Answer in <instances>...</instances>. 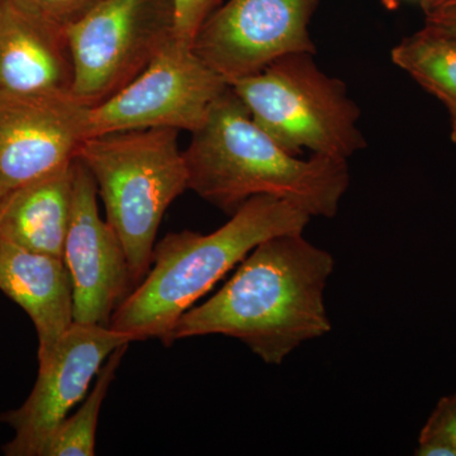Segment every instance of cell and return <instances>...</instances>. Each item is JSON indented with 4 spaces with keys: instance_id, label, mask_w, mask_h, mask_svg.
Returning <instances> with one entry per match:
<instances>
[{
    "instance_id": "6da1fadb",
    "label": "cell",
    "mask_w": 456,
    "mask_h": 456,
    "mask_svg": "<svg viewBox=\"0 0 456 456\" xmlns=\"http://www.w3.org/2000/svg\"><path fill=\"white\" fill-rule=\"evenodd\" d=\"M334 269V256L303 233L270 237L212 298L182 314L170 344L224 335L244 342L266 364L281 365L303 342L331 331L325 289Z\"/></svg>"
},
{
    "instance_id": "7a4b0ae2",
    "label": "cell",
    "mask_w": 456,
    "mask_h": 456,
    "mask_svg": "<svg viewBox=\"0 0 456 456\" xmlns=\"http://www.w3.org/2000/svg\"><path fill=\"white\" fill-rule=\"evenodd\" d=\"M188 189L235 213L256 196L281 198L311 217L334 218L350 184L345 159H299L261 130L231 86L184 150Z\"/></svg>"
},
{
    "instance_id": "3957f363",
    "label": "cell",
    "mask_w": 456,
    "mask_h": 456,
    "mask_svg": "<svg viewBox=\"0 0 456 456\" xmlns=\"http://www.w3.org/2000/svg\"><path fill=\"white\" fill-rule=\"evenodd\" d=\"M311 216L281 198L246 200L215 232L169 233L155 246L145 279L121 303L110 327L132 341L158 338L170 346L179 318L261 242L303 233Z\"/></svg>"
},
{
    "instance_id": "277c9868",
    "label": "cell",
    "mask_w": 456,
    "mask_h": 456,
    "mask_svg": "<svg viewBox=\"0 0 456 456\" xmlns=\"http://www.w3.org/2000/svg\"><path fill=\"white\" fill-rule=\"evenodd\" d=\"M179 131L112 132L88 137L77 159L92 174L106 221L125 248L136 288L151 268L165 212L188 189Z\"/></svg>"
},
{
    "instance_id": "5b68a950",
    "label": "cell",
    "mask_w": 456,
    "mask_h": 456,
    "mask_svg": "<svg viewBox=\"0 0 456 456\" xmlns=\"http://www.w3.org/2000/svg\"><path fill=\"white\" fill-rule=\"evenodd\" d=\"M312 53H292L260 73L230 83L251 118L293 155L347 159L367 146L360 110L346 86L318 68Z\"/></svg>"
},
{
    "instance_id": "8992f818",
    "label": "cell",
    "mask_w": 456,
    "mask_h": 456,
    "mask_svg": "<svg viewBox=\"0 0 456 456\" xmlns=\"http://www.w3.org/2000/svg\"><path fill=\"white\" fill-rule=\"evenodd\" d=\"M71 94L93 107L125 88L175 36L174 0H102L65 29Z\"/></svg>"
},
{
    "instance_id": "52a82bcc",
    "label": "cell",
    "mask_w": 456,
    "mask_h": 456,
    "mask_svg": "<svg viewBox=\"0 0 456 456\" xmlns=\"http://www.w3.org/2000/svg\"><path fill=\"white\" fill-rule=\"evenodd\" d=\"M230 84L193 46L173 38L131 83L88 107L86 139L112 132L175 130L191 134L208 118Z\"/></svg>"
},
{
    "instance_id": "ba28073f",
    "label": "cell",
    "mask_w": 456,
    "mask_h": 456,
    "mask_svg": "<svg viewBox=\"0 0 456 456\" xmlns=\"http://www.w3.org/2000/svg\"><path fill=\"white\" fill-rule=\"evenodd\" d=\"M320 0H228L207 18L193 49L228 84L292 53L317 50L310 23Z\"/></svg>"
},
{
    "instance_id": "9c48e42d",
    "label": "cell",
    "mask_w": 456,
    "mask_h": 456,
    "mask_svg": "<svg viewBox=\"0 0 456 456\" xmlns=\"http://www.w3.org/2000/svg\"><path fill=\"white\" fill-rule=\"evenodd\" d=\"M131 342L130 336L110 327L74 322L53 356L38 365L37 380L25 403L0 416V421L14 430L13 439L3 446V454L41 456L53 431L83 401L108 356Z\"/></svg>"
},
{
    "instance_id": "30bf717a",
    "label": "cell",
    "mask_w": 456,
    "mask_h": 456,
    "mask_svg": "<svg viewBox=\"0 0 456 456\" xmlns=\"http://www.w3.org/2000/svg\"><path fill=\"white\" fill-rule=\"evenodd\" d=\"M86 125L73 94L0 92V198L74 161Z\"/></svg>"
},
{
    "instance_id": "8fae6325",
    "label": "cell",
    "mask_w": 456,
    "mask_h": 456,
    "mask_svg": "<svg viewBox=\"0 0 456 456\" xmlns=\"http://www.w3.org/2000/svg\"><path fill=\"white\" fill-rule=\"evenodd\" d=\"M64 261L73 281L74 322L110 327L114 312L134 287L125 248L99 216L94 179L77 159Z\"/></svg>"
},
{
    "instance_id": "7c38bea8",
    "label": "cell",
    "mask_w": 456,
    "mask_h": 456,
    "mask_svg": "<svg viewBox=\"0 0 456 456\" xmlns=\"http://www.w3.org/2000/svg\"><path fill=\"white\" fill-rule=\"evenodd\" d=\"M73 79L65 29L0 0V92L71 94Z\"/></svg>"
},
{
    "instance_id": "4fadbf2b",
    "label": "cell",
    "mask_w": 456,
    "mask_h": 456,
    "mask_svg": "<svg viewBox=\"0 0 456 456\" xmlns=\"http://www.w3.org/2000/svg\"><path fill=\"white\" fill-rule=\"evenodd\" d=\"M0 290L31 318L44 364L74 325L73 281L64 259L0 241Z\"/></svg>"
},
{
    "instance_id": "5bb4252c",
    "label": "cell",
    "mask_w": 456,
    "mask_h": 456,
    "mask_svg": "<svg viewBox=\"0 0 456 456\" xmlns=\"http://www.w3.org/2000/svg\"><path fill=\"white\" fill-rule=\"evenodd\" d=\"M74 164L75 160L0 198V241L64 259Z\"/></svg>"
},
{
    "instance_id": "9a60e30c",
    "label": "cell",
    "mask_w": 456,
    "mask_h": 456,
    "mask_svg": "<svg viewBox=\"0 0 456 456\" xmlns=\"http://www.w3.org/2000/svg\"><path fill=\"white\" fill-rule=\"evenodd\" d=\"M392 61L448 108L456 118V40L425 25L399 42Z\"/></svg>"
},
{
    "instance_id": "2e32d148",
    "label": "cell",
    "mask_w": 456,
    "mask_h": 456,
    "mask_svg": "<svg viewBox=\"0 0 456 456\" xmlns=\"http://www.w3.org/2000/svg\"><path fill=\"white\" fill-rule=\"evenodd\" d=\"M130 344L122 345L108 356L97 374V383L73 416L66 417L53 431L41 456H93L102 404Z\"/></svg>"
},
{
    "instance_id": "e0dca14e",
    "label": "cell",
    "mask_w": 456,
    "mask_h": 456,
    "mask_svg": "<svg viewBox=\"0 0 456 456\" xmlns=\"http://www.w3.org/2000/svg\"><path fill=\"white\" fill-rule=\"evenodd\" d=\"M419 456H456V392L441 398L419 437Z\"/></svg>"
},
{
    "instance_id": "ac0fdd59",
    "label": "cell",
    "mask_w": 456,
    "mask_h": 456,
    "mask_svg": "<svg viewBox=\"0 0 456 456\" xmlns=\"http://www.w3.org/2000/svg\"><path fill=\"white\" fill-rule=\"evenodd\" d=\"M18 7L50 25L66 29L82 20L102 0H12Z\"/></svg>"
},
{
    "instance_id": "d6986e66",
    "label": "cell",
    "mask_w": 456,
    "mask_h": 456,
    "mask_svg": "<svg viewBox=\"0 0 456 456\" xmlns=\"http://www.w3.org/2000/svg\"><path fill=\"white\" fill-rule=\"evenodd\" d=\"M222 3V0H174L175 37L193 46L200 27Z\"/></svg>"
},
{
    "instance_id": "ffe728a7",
    "label": "cell",
    "mask_w": 456,
    "mask_h": 456,
    "mask_svg": "<svg viewBox=\"0 0 456 456\" xmlns=\"http://www.w3.org/2000/svg\"><path fill=\"white\" fill-rule=\"evenodd\" d=\"M425 25L434 27L456 40V5L426 12Z\"/></svg>"
},
{
    "instance_id": "44dd1931",
    "label": "cell",
    "mask_w": 456,
    "mask_h": 456,
    "mask_svg": "<svg viewBox=\"0 0 456 456\" xmlns=\"http://www.w3.org/2000/svg\"><path fill=\"white\" fill-rule=\"evenodd\" d=\"M424 12L435 11V9L450 7V5H456V0H424L419 3Z\"/></svg>"
},
{
    "instance_id": "7402d4cb",
    "label": "cell",
    "mask_w": 456,
    "mask_h": 456,
    "mask_svg": "<svg viewBox=\"0 0 456 456\" xmlns=\"http://www.w3.org/2000/svg\"><path fill=\"white\" fill-rule=\"evenodd\" d=\"M403 2H407V0H380L383 7L388 9V11H395V9L401 7ZM416 2L421 3L424 0H416Z\"/></svg>"
},
{
    "instance_id": "603a6c76",
    "label": "cell",
    "mask_w": 456,
    "mask_h": 456,
    "mask_svg": "<svg viewBox=\"0 0 456 456\" xmlns=\"http://www.w3.org/2000/svg\"><path fill=\"white\" fill-rule=\"evenodd\" d=\"M452 140L456 145V118H452Z\"/></svg>"
}]
</instances>
